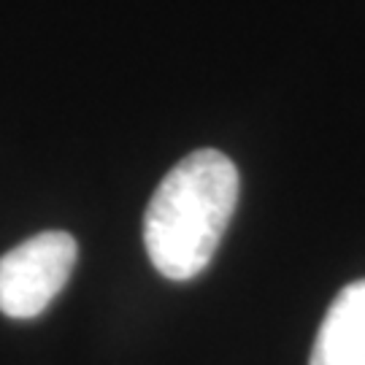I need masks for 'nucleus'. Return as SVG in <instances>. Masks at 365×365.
Returning <instances> with one entry per match:
<instances>
[{
	"label": "nucleus",
	"mask_w": 365,
	"mask_h": 365,
	"mask_svg": "<svg viewBox=\"0 0 365 365\" xmlns=\"http://www.w3.org/2000/svg\"><path fill=\"white\" fill-rule=\"evenodd\" d=\"M78 247L71 233L46 230L0 257V312L11 319H33L71 279Z\"/></svg>",
	"instance_id": "obj_2"
},
{
	"label": "nucleus",
	"mask_w": 365,
	"mask_h": 365,
	"mask_svg": "<svg viewBox=\"0 0 365 365\" xmlns=\"http://www.w3.org/2000/svg\"><path fill=\"white\" fill-rule=\"evenodd\" d=\"M309 365H365V279L346 284L330 303Z\"/></svg>",
	"instance_id": "obj_3"
},
{
	"label": "nucleus",
	"mask_w": 365,
	"mask_h": 365,
	"mask_svg": "<svg viewBox=\"0 0 365 365\" xmlns=\"http://www.w3.org/2000/svg\"><path fill=\"white\" fill-rule=\"evenodd\" d=\"M238 168L217 149L176 163L146 206L144 247L170 282L195 279L211 262L238 203Z\"/></svg>",
	"instance_id": "obj_1"
}]
</instances>
